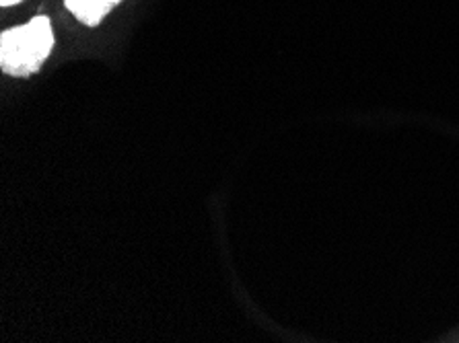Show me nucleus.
<instances>
[{
    "label": "nucleus",
    "mask_w": 459,
    "mask_h": 343,
    "mask_svg": "<svg viewBox=\"0 0 459 343\" xmlns=\"http://www.w3.org/2000/svg\"><path fill=\"white\" fill-rule=\"evenodd\" d=\"M54 47L52 21L46 15L13 27L0 35V68L15 79H30L46 64Z\"/></svg>",
    "instance_id": "f257e3e1"
},
{
    "label": "nucleus",
    "mask_w": 459,
    "mask_h": 343,
    "mask_svg": "<svg viewBox=\"0 0 459 343\" xmlns=\"http://www.w3.org/2000/svg\"><path fill=\"white\" fill-rule=\"evenodd\" d=\"M19 3H23V0H0V4H3V6H13V4H19Z\"/></svg>",
    "instance_id": "7ed1b4c3"
},
{
    "label": "nucleus",
    "mask_w": 459,
    "mask_h": 343,
    "mask_svg": "<svg viewBox=\"0 0 459 343\" xmlns=\"http://www.w3.org/2000/svg\"><path fill=\"white\" fill-rule=\"evenodd\" d=\"M122 0H65L66 11L82 25L97 27Z\"/></svg>",
    "instance_id": "f03ea898"
}]
</instances>
